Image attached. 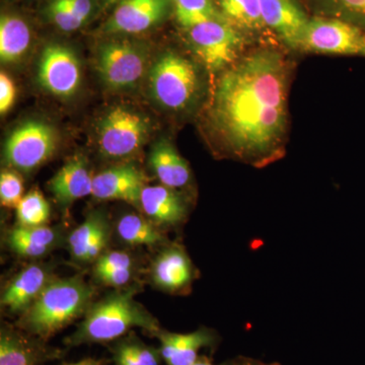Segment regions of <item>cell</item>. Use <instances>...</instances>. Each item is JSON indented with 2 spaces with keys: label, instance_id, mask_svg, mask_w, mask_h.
<instances>
[{
  "label": "cell",
  "instance_id": "cell-1",
  "mask_svg": "<svg viewBox=\"0 0 365 365\" xmlns=\"http://www.w3.org/2000/svg\"><path fill=\"white\" fill-rule=\"evenodd\" d=\"M289 66L273 48L241 57L218 79L209 123L230 158L264 167L284 153Z\"/></svg>",
  "mask_w": 365,
  "mask_h": 365
},
{
  "label": "cell",
  "instance_id": "cell-2",
  "mask_svg": "<svg viewBox=\"0 0 365 365\" xmlns=\"http://www.w3.org/2000/svg\"><path fill=\"white\" fill-rule=\"evenodd\" d=\"M136 289L124 287L91 304L67 343L71 345L106 343L119 339L133 328H141L153 335L162 329L157 319L135 299Z\"/></svg>",
  "mask_w": 365,
  "mask_h": 365
},
{
  "label": "cell",
  "instance_id": "cell-3",
  "mask_svg": "<svg viewBox=\"0 0 365 365\" xmlns=\"http://www.w3.org/2000/svg\"><path fill=\"white\" fill-rule=\"evenodd\" d=\"M93 287L78 276L54 278L28 311L20 326L41 339H48L83 316L91 306Z\"/></svg>",
  "mask_w": 365,
  "mask_h": 365
},
{
  "label": "cell",
  "instance_id": "cell-4",
  "mask_svg": "<svg viewBox=\"0 0 365 365\" xmlns=\"http://www.w3.org/2000/svg\"><path fill=\"white\" fill-rule=\"evenodd\" d=\"M199 83L195 66L177 53H165L151 68V95L158 104L172 111H182L193 104Z\"/></svg>",
  "mask_w": 365,
  "mask_h": 365
},
{
  "label": "cell",
  "instance_id": "cell-5",
  "mask_svg": "<svg viewBox=\"0 0 365 365\" xmlns=\"http://www.w3.org/2000/svg\"><path fill=\"white\" fill-rule=\"evenodd\" d=\"M186 34L190 47L211 71L232 66L250 40L223 16L186 29Z\"/></svg>",
  "mask_w": 365,
  "mask_h": 365
},
{
  "label": "cell",
  "instance_id": "cell-6",
  "mask_svg": "<svg viewBox=\"0 0 365 365\" xmlns=\"http://www.w3.org/2000/svg\"><path fill=\"white\" fill-rule=\"evenodd\" d=\"M297 51L365 58V32L337 19L311 16Z\"/></svg>",
  "mask_w": 365,
  "mask_h": 365
},
{
  "label": "cell",
  "instance_id": "cell-7",
  "mask_svg": "<svg viewBox=\"0 0 365 365\" xmlns=\"http://www.w3.org/2000/svg\"><path fill=\"white\" fill-rule=\"evenodd\" d=\"M56 134L50 125L39 121L21 124L6 139L4 162L19 172L31 173L54 155Z\"/></svg>",
  "mask_w": 365,
  "mask_h": 365
},
{
  "label": "cell",
  "instance_id": "cell-8",
  "mask_svg": "<svg viewBox=\"0 0 365 365\" xmlns=\"http://www.w3.org/2000/svg\"><path fill=\"white\" fill-rule=\"evenodd\" d=\"M148 132V121L141 115L127 108L116 107L98 124V148L107 158H127L141 148Z\"/></svg>",
  "mask_w": 365,
  "mask_h": 365
},
{
  "label": "cell",
  "instance_id": "cell-9",
  "mask_svg": "<svg viewBox=\"0 0 365 365\" xmlns=\"http://www.w3.org/2000/svg\"><path fill=\"white\" fill-rule=\"evenodd\" d=\"M148 60V52L143 46L127 41H114L98 48L97 69L109 88L128 90L143 78Z\"/></svg>",
  "mask_w": 365,
  "mask_h": 365
},
{
  "label": "cell",
  "instance_id": "cell-10",
  "mask_svg": "<svg viewBox=\"0 0 365 365\" xmlns=\"http://www.w3.org/2000/svg\"><path fill=\"white\" fill-rule=\"evenodd\" d=\"M81 81V64L68 47L46 46L38 66V81L43 88L59 98H69L78 90Z\"/></svg>",
  "mask_w": 365,
  "mask_h": 365
},
{
  "label": "cell",
  "instance_id": "cell-11",
  "mask_svg": "<svg viewBox=\"0 0 365 365\" xmlns=\"http://www.w3.org/2000/svg\"><path fill=\"white\" fill-rule=\"evenodd\" d=\"M197 277V269L182 245L165 246L151 264V282L165 294H189Z\"/></svg>",
  "mask_w": 365,
  "mask_h": 365
},
{
  "label": "cell",
  "instance_id": "cell-12",
  "mask_svg": "<svg viewBox=\"0 0 365 365\" xmlns=\"http://www.w3.org/2000/svg\"><path fill=\"white\" fill-rule=\"evenodd\" d=\"M262 18L280 43L297 51L311 14L302 0H259Z\"/></svg>",
  "mask_w": 365,
  "mask_h": 365
},
{
  "label": "cell",
  "instance_id": "cell-13",
  "mask_svg": "<svg viewBox=\"0 0 365 365\" xmlns=\"http://www.w3.org/2000/svg\"><path fill=\"white\" fill-rule=\"evenodd\" d=\"M146 176L134 165H120L93 177L91 195L98 200H119L140 208Z\"/></svg>",
  "mask_w": 365,
  "mask_h": 365
},
{
  "label": "cell",
  "instance_id": "cell-14",
  "mask_svg": "<svg viewBox=\"0 0 365 365\" xmlns=\"http://www.w3.org/2000/svg\"><path fill=\"white\" fill-rule=\"evenodd\" d=\"M111 237V225L103 211H93L72 230L67 239L72 261L79 265L93 264L105 253Z\"/></svg>",
  "mask_w": 365,
  "mask_h": 365
},
{
  "label": "cell",
  "instance_id": "cell-15",
  "mask_svg": "<svg viewBox=\"0 0 365 365\" xmlns=\"http://www.w3.org/2000/svg\"><path fill=\"white\" fill-rule=\"evenodd\" d=\"M172 0H123L106 26L108 33H143L165 20Z\"/></svg>",
  "mask_w": 365,
  "mask_h": 365
},
{
  "label": "cell",
  "instance_id": "cell-16",
  "mask_svg": "<svg viewBox=\"0 0 365 365\" xmlns=\"http://www.w3.org/2000/svg\"><path fill=\"white\" fill-rule=\"evenodd\" d=\"M53 277L51 269L31 264L7 283L1 294V306L14 314H23L44 292Z\"/></svg>",
  "mask_w": 365,
  "mask_h": 365
},
{
  "label": "cell",
  "instance_id": "cell-17",
  "mask_svg": "<svg viewBox=\"0 0 365 365\" xmlns=\"http://www.w3.org/2000/svg\"><path fill=\"white\" fill-rule=\"evenodd\" d=\"M140 208L150 222L163 227H179L189 213L188 203L182 194L163 185L144 187Z\"/></svg>",
  "mask_w": 365,
  "mask_h": 365
},
{
  "label": "cell",
  "instance_id": "cell-18",
  "mask_svg": "<svg viewBox=\"0 0 365 365\" xmlns=\"http://www.w3.org/2000/svg\"><path fill=\"white\" fill-rule=\"evenodd\" d=\"M93 181L88 160L76 155L54 175L49 188L60 207L68 208L74 201L91 195Z\"/></svg>",
  "mask_w": 365,
  "mask_h": 365
},
{
  "label": "cell",
  "instance_id": "cell-19",
  "mask_svg": "<svg viewBox=\"0 0 365 365\" xmlns=\"http://www.w3.org/2000/svg\"><path fill=\"white\" fill-rule=\"evenodd\" d=\"M157 337L160 355L167 365H192L199 359L202 348L211 347L216 342L215 331L204 327L187 334L160 330Z\"/></svg>",
  "mask_w": 365,
  "mask_h": 365
},
{
  "label": "cell",
  "instance_id": "cell-20",
  "mask_svg": "<svg viewBox=\"0 0 365 365\" xmlns=\"http://www.w3.org/2000/svg\"><path fill=\"white\" fill-rule=\"evenodd\" d=\"M63 232L60 227H13L6 234L7 247L14 254L24 258H41L61 244Z\"/></svg>",
  "mask_w": 365,
  "mask_h": 365
},
{
  "label": "cell",
  "instance_id": "cell-21",
  "mask_svg": "<svg viewBox=\"0 0 365 365\" xmlns=\"http://www.w3.org/2000/svg\"><path fill=\"white\" fill-rule=\"evenodd\" d=\"M151 170L169 188H186L192 182V173L189 163L180 155L174 145L168 140L155 144L148 158Z\"/></svg>",
  "mask_w": 365,
  "mask_h": 365
},
{
  "label": "cell",
  "instance_id": "cell-22",
  "mask_svg": "<svg viewBox=\"0 0 365 365\" xmlns=\"http://www.w3.org/2000/svg\"><path fill=\"white\" fill-rule=\"evenodd\" d=\"M216 4L223 18L249 39L269 33L262 18L259 0H216Z\"/></svg>",
  "mask_w": 365,
  "mask_h": 365
},
{
  "label": "cell",
  "instance_id": "cell-23",
  "mask_svg": "<svg viewBox=\"0 0 365 365\" xmlns=\"http://www.w3.org/2000/svg\"><path fill=\"white\" fill-rule=\"evenodd\" d=\"M31 30L23 19L6 14L0 20V59L2 63H16L30 47Z\"/></svg>",
  "mask_w": 365,
  "mask_h": 365
},
{
  "label": "cell",
  "instance_id": "cell-24",
  "mask_svg": "<svg viewBox=\"0 0 365 365\" xmlns=\"http://www.w3.org/2000/svg\"><path fill=\"white\" fill-rule=\"evenodd\" d=\"M44 351L26 335L9 327L0 333V365H37Z\"/></svg>",
  "mask_w": 365,
  "mask_h": 365
},
{
  "label": "cell",
  "instance_id": "cell-25",
  "mask_svg": "<svg viewBox=\"0 0 365 365\" xmlns=\"http://www.w3.org/2000/svg\"><path fill=\"white\" fill-rule=\"evenodd\" d=\"M93 277L107 287H126L134 275L133 258L122 251H106L93 263Z\"/></svg>",
  "mask_w": 365,
  "mask_h": 365
},
{
  "label": "cell",
  "instance_id": "cell-26",
  "mask_svg": "<svg viewBox=\"0 0 365 365\" xmlns=\"http://www.w3.org/2000/svg\"><path fill=\"white\" fill-rule=\"evenodd\" d=\"M117 235L122 242L132 247H157L165 242L158 225L148 217L128 213L120 218L116 225Z\"/></svg>",
  "mask_w": 365,
  "mask_h": 365
},
{
  "label": "cell",
  "instance_id": "cell-27",
  "mask_svg": "<svg viewBox=\"0 0 365 365\" xmlns=\"http://www.w3.org/2000/svg\"><path fill=\"white\" fill-rule=\"evenodd\" d=\"M312 16L333 18L365 32V0H302Z\"/></svg>",
  "mask_w": 365,
  "mask_h": 365
},
{
  "label": "cell",
  "instance_id": "cell-28",
  "mask_svg": "<svg viewBox=\"0 0 365 365\" xmlns=\"http://www.w3.org/2000/svg\"><path fill=\"white\" fill-rule=\"evenodd\" d=\"M162 360L160 349L135 337L121 340L114 348V365H160Z\"/></svg>",
  "mask_w": 365,
  "mask_h": 365
},
{
  "label": "cell",
  "instance_id": "cell-29",
  "mask_svg": "<svg viewBox=\"0 0 365 365\" xmlns=\"http://www.w3.org/2000/svg\"><path fill=\"white\" fill-rule=\"evenodd\" d=\"M172 4L178 23L185 30L222 16L215 0H172Z\"/></svg>",
  "mask_w": 365,
  "mask_h": 365
},
{
  "label": "cell",
  "instance_id": "cell-30",
  "mask_svg": "<svg viewBox=\"0 0 365 365\" xmlns=\"http://www.w3.org/2000/svg\"><path fill=\"white\" fill-rule=\"evenodd\" d=\"M16 210L18 225L26 227H43L50 218V205L39 190L33 189L23 197Z\"/></svg>",
  "mask_w": 365,
  "mask_h": 365
},
{
  "label": "cell",
  "instance_id": "cell-31",
  "mask_svg": "<svg viewBox=\"0 0 365 365\" xmlns=\"http://www.w3.org/2000/svg\"><path fill=\"white\" fill-rule=\"evenodd\" d=\"M24 195V182L18 173L2 170L0 175V201L6 208H16Z\"/></svg>",
  "mask_w": 365,
  "mask_h": 365
},
{
  "label": "cell",
  "instance_id": "cell-32",
  "mask_svg": "<svg viewBox=\"0 0 365 365\" xmlns=\"http://www.w3.org/2000/svg\"><path fill=\"white\" fill-rule=\"evenodd\" d=\"M48 16L51 19L53 23L55 24L60 30L64 32H73L78 30L85 21L79 19L76 14L71 13L68 9L58 4L56 0H52L48 6Z\"/></svg>",
  "mask_w": 365,
  "mask_h": 365
},
{
  "label": "cell",
  "instance_id": "cell-33",
  "mask_svg": "<svg viewBox=\"0 0 365 365\" xmlns=\"http://www.w3.org/2000/svg\"><path fill=\"white\" fill-rule=\"evenodd\" d=\"M16 88L13 79L2 72L0 74V112L6 114L14 104Z\"/></svg>",
  "mask_w": 365,
  "mask_h": 365
},
{
  "label": "cell",
  "instance_id": "cell-34",
  "mask_svg": "<svg viewBox=\"0 0 365 365\" xmlns=\"http://www.w3.org/2000/svg\"><path fill=\"white\" fill-rule=\"evenodd\" d=\"M56 1L85 21L90 18L93 11V4L91 0H56Z\"/></svg>",
  "mask_w": 365,
  "mask_h": 365
},
{
  "label": "cell",
  "instance_id": "cell-35",
  "mask_svg": "<svg viewBox=\"0 0 365 365\" xmlns=\"http://www.w3.org/2000/svg\"><path fill=\"white\" fill-rule=\"evenodd\" d=\"M228 365H280L277 364H265L262 362L260 360L249 359V357H239V359H235L232 364Z\"/></svg>",
  "mask_w": 365,
  "mask_h": 365
},
{
  "label": "cell",
  "instance_id": "cell-36",
  "mask_svg": "<svg viewBox=\"0 0 365 365\" xmlns=\"http://www.w3.org/2000/svg\"><path fill=\"white\" fill-rule=\"evenodd\" d=\"M64 365H103V361L102 360L86 359L81 360V361L76 362V364H69Z\"/></svg>",
  "mask_w": 365,
  "mask_h": 365
},
{
  "label": "cell",
  "instance_id": "cell-37",
  "mask_svg": "<svg viewBox=\"0 0 365 365\" xmlns=\"http://www.w3.org/2000/svg\"><path fill=\"white\" fill-rule=\"evenodd\" d=\"M192 365H215L211 362V360L206 356H199V359L196 360ZM228 365V364H223Z\"/></svg>",
  "mask_w": 365,
  "mask_h": 365
},
{
  "label": "cell",
  "instance_id": "cell-38",
  "mask_svg": "<svg viewBox=\"0 0 365 365\" xmlns=\"http://www.w3.org/2000/svg\"><path fill=\"white\" fill-rule=\"evenodd\" d=\"M108 4H115V2L119 1V0H105Z\"/></svg>",
  "mask_w": 365,
  "mask_h": 365
}]
</instances>
